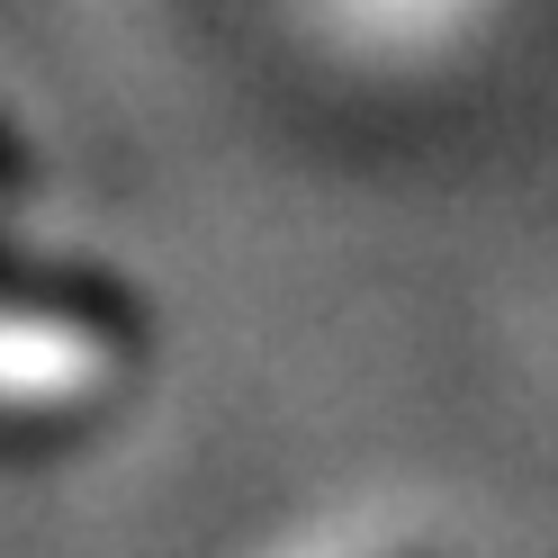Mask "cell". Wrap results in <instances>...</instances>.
Here are the masks:
<instances>
[{"label":"cell","instance_id":"cell-1","mask_svg":"<svg viewBox=\"0 0 558 558\" xmlns=\"http://www.w3.org/2000/svg\"><path fill=\"white\" fill-rule=\"evenodd\" d=\"M109 378V352L82 325L0 316V405H73Z\"/></svg>","mask_w":558,"mask_h":558}]
</instances>
